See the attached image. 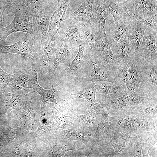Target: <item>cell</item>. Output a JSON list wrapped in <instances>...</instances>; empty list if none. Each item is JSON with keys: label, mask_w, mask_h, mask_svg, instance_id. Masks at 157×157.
Returning <instances> with one entry per match:
<instances>
[{"label": "cell", "mask_w": 157, "mask_h": 157, "mask_svg": "<svg viewBox=\"0 0 157 157\" xmlns=\"http://www.w3.org/2000/svg\"><path fill=\"white\" fill-rule=\"evenodd\" d=\"M139 138L128 133L114 132L110 141L96 143L88 156L96 157H128L133 151L136 141Z\"/></svg>", "instance_id": "6da1fadb"}, {"label": "cell", "mask_w": 157, "mask_h": 157, "mask_svg": "<svg viewBox=\"0 0 157 157\" xmlns=\"http://www.w3.org/2000/svg\"><path fill=\"white\" fill-rule=\"evenodd\" d=\"M152 66L142 59L139 52L135 53L124 65L117 66V73L119 84L126 92L136 90Z\"/></svg>", "instance_id": "7a4b0ae2"}, {"label": "cell", "mask_w": 157, "mask_h": 157, "mask_svg": "<svg viewBox=\"0 0 157 157\" xmlns=\"http://www.w3.org/2000/svg\"><path fill=\"white\" fill-rule=\"evenodd\" d=\"M37 40L36 49L40 69L42 77L45 76L50 70L54 62L58 39L45 36L35 39Z\"/></svg>", "instance_id": "3957f363"}, {"label": "cell", "mask_w": 157, "mask_h": 157, "mask_svg": "<svg viewBox=\"0 0 157 157\" xmlns=\"http://www.w3.org/2000/svg\"><path fill=\"white\" fill-rule=\"evenodd\" d=\"M137 94L135 90L126 92L122 97L112 99L100 100L101 105L109 114L132 112L138 105L146 98Z\"/></svg>", "instance_id": "277c9868"}, {"label": "cell", "mask_w": 157, "mask_h": 157, "mask_svg": "<svg viewBox=\"0 0 157 157\" xmlns=\"http://www.w3.org/2000/svg\"><path fill=\"white\" fill-rule=\"evenodd\" d=\"M25 4L15 10L14 17L7 26L3 28L1 40H5L10 35L15 32H21L35 35L36 33L30 21L31 16L28 8Z\"/></svg>", "instance_id": "5b68a950"}, {"label": "cell", "mask_w": 157, "mask_h": 157, "mask_svg": "<svg viewBox=\"0 0 157 157\" xmlns=\"http://www.w3.org/2000/svg\"><path fill=\"white\" fill-rule=\"evenodd\" d=\"M81 41L66 42L59 40L57 41L55 56L50 70L45 75L47 78L51 79L59 65L72 60L78 51V46Z\"/></svg>", "instance_id": "8992f818"}, {"label": "cell", "mask_w": 157, "mask_h": 157, "mask_svg": "<svg viewBox=\"0 0 157 157\" xmlns=\"http://www.w3.org/2000/svg\"><path fill=\"white\" fill-rule=\"evenodd\" d=\"M86 56L91 61L93 69L89 77L83 79L85 82L106 81L116 85L119 84L116 70L110 69L107 68L103 62L96 55L87 53Z\"/></svg>", "instance_id": "52a82bcc"}, {"label": "cell", "mask_w": 157, "mask_h": 157, "mask_svg": "<svg viewBox=\"0 0 157 157\" xmlns=\"http://www.w3.org/2000/svg\"><path fill=\"white\" fill-rule=\"evenodd\" d=\"M35 35L27 33L23 37L14 44L9 45H0V53H16L30 58L37 63L38 58L33 41Z\"/></svg>", "instance_id": "ba28073f"}, {"label": "cell", "mask_w": 157, "mask_h": 157, "mask_svg": "<svg viewBox=\"0 0 157 157\" xmlns=\"http://www.w3.org/2000/svg\"><path fill=\"white\" fill-rule=\"evenodd\" d=\"M143 38L139 55L147 63L153 66L157 64V31L147 26Z\"/></svg>", "instance_id": "9c48e42d"}, {"label": "cell", "mask_w": 157, "mask_h": 157, "mask_svg": "<svg viewBox=\"0 0 157 157\" xmlns=\"http://www.w3.org/2000/svg\"><path fill=\"white\" fill-rule=\"evenodd\" d=\"M83 23L70 17L60 22L58 39L66 42H79L84 40Z\"/></svg>", "instance_id": "30bf717a"}, {"label": "cell", "mask_w": 157, "mask_h": 157, "mask_svg": "<svg viewBox=\"0 0 157 157\" xmlns=\"http://www.w3.org/2000/svg\"><path fill=\"white\" fill-rule=\"evenodd\" d=\"M49 140L46 142L45 151L48 155L54 157H64L67 152L76 151V147L73 141L61 136L59 134L48 136Z\"/></svg>", "instance_id": "8fae6325"}, {"label": "cell", "mask_w": 157, "mask_h": 157, "mask_svg": "<svg viewBox=\"0 0 157 157\" xmlns=\"http://www.w3.org/2000/svg\"><path fill=\"white\" fill-rule=\"evenodd\" d=\"M131 126L130 135L144 139L150 135L157 126V121L149 120L140 116L132 112H128Z\"/></svg>", "instance_id": "7c38bea8"}, {"label": "cell", "mask_w": 157, "mask_h": 157, "mask_svg": "<svg viewBox=\"0 0 157 157\" xmlns=\"http://www.w3.org/2000/svg\"><path fill=\"white\" fill-rule=\"evenodd\" d=\"M100 121L92 137L96 143L102 144L109 142L114 131L112 126V117L102 106Z\"/></svg>", "instance_id": "4fadbf2b"}, {"label": "cell", "mask_w": 157, "mask_h": 157, "mask_svg": "<svg viewBox=\"0 0 157 157\" xmlns=\"http://www.w3.org/2000/svg\"><path fill=\"white\" fill-rule=\"evenodd\" d=\"M136 20L129 17L121 16L117 25L111 28L112 31L108 37L109 45L113 48L121 39L129 36L132 31Z\"/></svg>", "instance_id": "5bb4252c"}, {"label": "cell", "mask_w": 157, "mask_h": 157, "mask_svg": "<svg viewBox=\"0 0 157 157\" xmlns=\"http://www.w3.org/2000/svg\"><path fill=\"white\" fill-rule=\"evenodd\" d=\"M36 62L33 61L31 63V69L28 81L29 88L32 89L34 91L37 92L41 96L42 100L46 104L52 102L60 106L55 98L54 93L56 92L55 88L52 85L51 88L49 90L45 89L39 85L38 81V73L39 66Z\"/></svg>", "instance_id": "9a60e30c"}, {"label": "cell", "mask_w": 157, "mask_h": 157, "mask_svg": "<svg viewBox=\"0 0 157 157\" xmlns=\"http://www.w3.org/2000/svg\"><path fill=\"white\" fill-rule=\"evenodd\" d=\"M46 104L52 112L53 121L51 129L54 133L58 134L63 130L71 126H80L79 120L76 117L65 115L61 113L53 103L48 102Z\"/></svg>", "instance_id": "2e32d148"}, {"label": "cell", "mask_w": 157, "mask_h": 157, "mask_svg": "<svg viewBox=\"0 0 157 157\" xmlns=\"http://www.w3.org/2000/svg\"><path fill=\"white\" fill-rule=\"evenodd\" d=\"M136 90L144 97H157V64L154 65L144 76Z\"/></svg>", "instance_id": "e0dca14e"}, {"label": "cell", "mask_w": 157, "mask_h": 157, "mask_svg": "<svg viewBox=\"0 0 157 157\" xmlns=\"http://www.w3.org/2000/svg\"><path fill=\"white\" fill-rule=\"evenodd\" d=\"M103 39L98 41L91 50V52L97 56L107 68L116 70L117 65L114 60L112 51L108 41L104 42Z\"/></svg>", "instance_id": "ac0fdd59"}, {"label": "cell", "mask_w": 157, "mask_h": 157, "mask_svg": "<svg viewBox=\"0 0 157 157\" xmlns=\"http://www.w3.org/2000/svg\"><path fill=\"white\" fill-rule=\"evenodd\" d=\"M72 111L76 117L78 119L80 126L92 136L100 121L101 113L97 112L90 106L86 113L83 115Z\"/></svg>", "instance_id": "d6986e66"}, {"label": "cell", "mask_w": 157, "mask_h": 157, "mask_svg": "<svg viewBox=\"0 0 157 157\" xmlns=\"http://www.w3.org/2000/svg\"><path fill=\"white\" fill-rule=\"evenodd\" d=\"M58 134L68 140L81 142L91 149L96 144L91 135L79 126H69V128L63 130Z\"/></svg>", "instance_id": "ffe728a7"}, {"label": "cell", "mask_w": 157, "mask_h": 157, "mask_svg": "<svg viewBox=\"0 0 157 157\" xmlns=\"http://www.w3.org/2000/svg\"><path fill=\"white\" fill-rule=\"evenodd\" d=\"M109 1L96 0L92 8L93 18L98 24L99 28L102 31L105 42L108 41L105 30V23L110 14L108 5Z\"/></svg>", "instance_id": "44dd1931"}, {"label": "cell", "mask_w": 157, "mask_h": 157, "mask_svg": "<svg viewBox=\"0 0 157 157\" xmlns=\"http://www.w3.org/2000/svg\"><path fill=\"white\" fill-rule=\"evenodd\" d=\"M134 113L145 119L157 121V97H146L132 111Z\"/></svg>", "instance_id": "7402d4cb"}, {"label": "cell", "mask_w": 157, "mask_h": 157, "mask_svg": "<svg viewBox=\"0 0 157 157\" xmlns=\"http://www.w3.org/2000/svg\"><path fill=\"white\" fill-rule=\"evenodd\" d=\"M90 82V83L81 90L76 94H72L67 101L75 98L84 99L89 103L90 107L97 112L101 113V109L102 106L97 101L96 99V89L95 82Z\"/></svg>", "instance_id": "603a6c76"}, {"label": "cell", "mask_w": 157, "mask_h": 157, "mask_svg": "<svg viewBox=\"0 0 157 157\" xmlns=\"http://www.w3.org/2000/svg\"><path fill=\"white\" fill-rule=\"evenodd\" d=\"M111 49L117 66L124 65L135 53L132 50L128 36L118 43Z\"/></svg>", "instance_id": "cb8c5ba5"}, {"label": "cell", "mask_w": 157, "mask_h": 157, "mask_svg": "<svg viewBox=\"0 0 157 157\" xmlns=\"http://www.w3.org/2000/svg\"><path fill=\"white\" fill-rule=\"evenodd\" d=\"M136 12L141 16L157 20V0H130Z\"/></svg>", "instance_id": "d4e9b609"}, {"label": "cell", "mask_w": 157, "mask_h": 157, "mask_svg": "<svg viewBox=\"0 0 157 157\" xmlns=\"http://www.w3.org/2000/svg\"><path fill=\"white\" fill-rule=\"evenodd\" d=\"M95 0H82L81 6L72 13L70 17L83 23H86L91 26H96L93 21L92 8Z\"/></svg>", "instance_id": "484cf974"}, {"label": "cell", "mask_w": 157, "mask_h": 157, "mask_svg": "<svg viewBox=\"0 0 157 157\" xmlns=\"http://www.w3.org/2000/svg\"><path fill=\"white\" fill-rule=\"evenodd\" d=\"M79 43L77 53L71 61L65 63L64 70L67 75H77L83 70L85 66V59L83 57L85 47L82 43Z\"/></svg>", "instance_id": "4316f807"}, {"label": "cell", "mask_w": 157, "mask_h": 157, "mask_svg": "<svg viewBox=\"0 0 157 157\" xmlns=\"http://www.w3.org/2000/svg\"><path fill=\"white\" fill-rule=\"evenodd\" d=\"M95 83L96 92L108 95L112 99L120 97L126 92L125 89L120 84L103 81H95Z\"/></svg>", "instance_id": "83f0119b"}, {"label": "cell", "mask_w": 157, "mask_h": 157, "mask_svg": "<svg viewBox=\"0 0 157 157\" xmlns=\"http://www.w3.org/2000/svg\"><path fill=\"white\" fill-rule=\"evenodd\" d=\"M41 116L38 131L43 136L47 137L51 134V122L53 118L51 110L46 105L43 101L41 103Z\"/></svg>", "instance_id": "f1b7e54d"}, {"label": "cell", "mask_w": 157, "mask_h": 157, "mask_svg": "<svg viewBox=\"0 0 157 157\" xmlns=\"http://www.w3.org/2000/svg\"><path fill=\"white\" fill-rule=\"evenodd\" d=\"M31 70L20 74L14 80L13 82L8 87L7 91L14 94L25 95L30 92L28 81Z\"/></svg>", "instance_id": "f546056e"}, {"label": "cell", "mask_w": 157, "mask_h": 157, "mask_svg": "<svg viewBox=\"0 0 157 157\" xmlns=\"http://www.w3.org/2000/svg\"><path fill=\"white\" fill-rule=\"evenodd\" d=\"M128 112L117 113L112 117V126L115 132L130 135L131 126Z\"/></svg>", "instance_id": "4dcf8cb0"}, {"label": "cell", "mask_w": 157, "mask_h": 157, "mask_svg": "<svg viewBox=\"0 0 157 157\" xmlns=\"http://www.w3.org/2000/svg\"><path fill=\"white\" fill-rule=\"evenodd\" d=\"M147 26L144 24L136 20L133 29L128 36L129 39L133 52L139 51L140 43L143 38Z\"/></svg>", "instance_id": "1f68e13d"}, {"label": "cell", "mask_w": 157, "mask_h": 157, "mask_svg": "<svg viewBox=\"0 0 157 157\" xmlns=\"http://www.w3.org/2000/svg\"><path fill=\"white\" fill-rule=\"evenodd\" d=\"M3 94L1 96L3 105L9 110L20 108L25 101V95L15 94L6 92Z\"/></svg>", "instance_id": "d6a6232c"}, {"label": "cell", "mask_w": 157, "mask_h": 157, "mask_svg": "<svg viewBox=\"0 0 157 157\" xmlns=\"http://www.w3.org/2000/svg\"><path fill=\"white\" fill-rule=\"evenodd\" d=\"M49 17L44 15L42 12L36 19L33 20L32 26L36 33L35 39L46 36L49 28Z\"/></svg>", "instance_id": "836d02e7"}, {"label": "cell", "mask_w": 157, "mask_h": 157, "mask_svg": "<svg viewBox=\"0 0 157 157\" xmlns=\"http://www.w3.org/2000/svg\"><path fill=\"white\" fill-rule=\"evenodd\" d=\"M84 39L88 42L91 50L99 40L104 38L102 31L96 26H87L84 25Z\"/></svg>", "instance_id": "e575fe53"}, {"label": "cell", "mask_w": 157, "mask_h": 157, "mask_svg": "<svg viewBox=\"0 0 157 157\" xmlns=\"http://www.w3.org/2000/svg\"><path fill=\"white\" fill-rule=\"evenodd\" d=\"M60 28V21L59 14L57 10H56L51 16L48 30L46 36L58 39V36Z\"/></svg>", "instance_id": "d590c367"}, {"label": "cell", "mask_w": 157, "mask_h": 157, "mask_svg": "<svg viewBox=\"0 0 157 157\" xmlns=\"http://www.w3.org/2000/svg\"><path fill=\"white\" fill-rule=\"evenodd\" d=\"M24 3L28 8L33 20L42 12L43 0H24Z\"/></svg>", "instance_id": "8d00e7d4"}, {"label": "cell", "mask_w": 157, "mask_h": 157, "mask_svg": "<svg viewBox=\"0 0 157 157\" xmlns=\"http://www.w3.org/2000/svg\"><path fill=\"white\" fill-rule=\"evenodd\" d=\"M17 74H11L5 72L0 66V98L7 91L8 85L17 76Z\"/></svg>", "instance_id": "74e56055"}, {"label": "cell", "mask_w": 157, "mask_h": 157, "mask_svg": "<svg viewBox=\"0 0 157 157\" xmlns=\"http://www.w3.org/2000/svg\"><path fill=\"white\" fill-rule=\"evenodd\" d=\"M120 0H109L108 5L109 12L113 16V21L110 24L114 23L117 25L121 17Z\"/></svg>", "instance_id": "f35d334b"}, {"label": "cell", "mask_w": 157, "mask_h": 157, "mask_svg": "<svg viewBox=\"0 0 157 157\" xmlns=\"http://www.w3.org/2000/svg\"><path fill=\"white\" fill-rule=\"evenodd\" d=\"M145 143V140L141 138H139L135 142L132 152L128 157H149V153L145 155L142 154V149Z\"/></svg>", "instance_id": "ab89813d"}, {"label": "cell", "mask_w": 157, "mask_h": 157, "mask_svg": "<svg viewBox=\"0 0 157 157\" xmlns=\"http://www.w3.org/2000/svg\"><path fill=\"white\" fill-rule=\"evenodd\" d=\"M58 9L57 11L59 14L60 22L65 19L66 11L70 4V0H58Z\"/></svg>", "instance_id": "60d3db41"}, {"label": "cell", "mask_w": 157, "mask_h": 157, "mask_svg": "<svg viewBox=\"0 0 157 157\" xmlns=\"http://www.w3.org/2000/svg\"><path fill=\"white\" fill-rule=\"evenodd\" d=\"M140 22L156 31L157 30V20L147 16H141Z\"/></svg>", "instance_id": "b9f144b4"}, {"label": "cell", "mask_w": 157, "mask_h": 157, "mask_svg": "<svg viewBox=\"0 0 157 157\" xmlns=\"http://www.w3.org/2000/svg\"><path fill=\"white\" fill-rule=\"evenodd\" d=\"M24 0H11L9 4L8 7L12 8L15 10L17 8L24 4Z\"/></svg>", "instance_id": "7bdbcfd3"}, {"label": "cell", "mask_w": 157, "mask_h": 157, "mask_svg": "<svg viewBox=\"0 0 157 157\" xmlns=\"http://www.w3.org/2000/svg\"><path fill=\"white\" fill-rule=\"evenodd\" d=\"M9 4L4 6H0V42L1 37L3 28L2 18L3 13L5 10L8 8Z\"/></svg>", "instance_id": "ee69618b"}, {"label": "cell", "mask_w": 157, "mask_h": 157, "mask_svg": "<svg viewBox=\"0 0 157 157\" xmlns=\"http://www.w3.org/2000/svg\"><path fill=\"white\" fill-rule=\"evenodd\" d=\"M107 0V1H109V0Z\"/></svg>", "instance_id": "f6af8a7d"}]
</instances>
